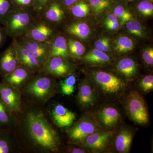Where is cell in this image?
I'll use <instances>...</instances> for the list:
<instances>
[{"label": "cell", "mask_w": 153, "mask_h": 153, "mask_svg": "<svg viewBox=\"0 0 153 153\" xmlns=\"http://www.w3.org/2000/svg\"><path fill=\"white\" fill-rule=\"evenodd\" d=\"M14 116L15 131L23 153L63 152L64 146L45 106L30 104L23 100L22 111Z\"/></svg>", "instance_id": "1"}, {"label": "cell", "mask_w": 153, "mask_h": 153, "mask_svg": "<svg viewBox=\"0 0 153 153\" xmlns=\"http://www.w3.org/2000/svg\"><path fill=\"white\" fill-rule=\"evenodd\" d=\"M59 84L55 78L42 72L36 73L20 91L29 104L45 107L57 93Z\"/></svg>", "instance_id": "2"}, {"label": "cell", "mask_w": 153, "mask_h": 153, "mask_svg": "<svg viewBox=\"0 0 153 153\" xmlns=\"http://www.w3.org/2000/svg\"><path fill=\"white\" fill-rule=\"evenodd\" d=\"M90 82L97 93L111 100L120 99L125 95L127 83L121 76L112 72L96 70L89 73Z\"/></svg>", "instance_id": "3"}, {"label": "cell", "mask_w": 153, "mask_h": 153, "mask_svg": "<svg viewBox=\"0 0 153 153\" xmlns=\"http://www.w3.org/2000/svg\"><path fill=\"white\" fill-rule=\"evenodd\" d=\"M38 17L33 10L14 9L4 18L1 25L7 36L16 38L25 36Z\"/></svg>", "instance_id": "4"}, {"label": "cell", "mask_w": 153, "mask_h": 153, "mask_svg": "<svg viewBox=\"0 0 153 153\" xmlns=\"http://www.w3.org/2000/svg\"><path fill=\"white\" fill-rule=\"evenodd\" d=\"M105 131L99 122L95 114L85 113L66 130L67 144H78L91 134Z\"/></svg>", "instance_id": "5"}, {"label": "cell", "mask_w": 153, "mask_h": 153, "mask_svg": "<svg viewBox=\"0 0 153 153\" xmlns=\"http://www.w3.org/2000/svg\"><path fill=\"white\" fill-rule=\"evenodd\" d=\"M125 108L130 119L140 126L149 123V115L145 100L137 91H131L127 96Z\"/></svg>", "instance_id": "6"}, {"label": "cell", "mask_w": 153, "mask_h": 153, "mask_svg": "<svg viewBox=\"0 0 153 153\" xmlns=\"http://www.w3.org/2000/svg\"><path fill=\"white\" fill-rule=\"evenodd\" d=\"M114 131H103L91 134L78 144L87 152L101 153L107 152L112 146Z\"/></svg>", "instance_id": "7"}, {"label": "cell", "mask_w": 153, "mask_h": 153, "mask_svg": "<svg viewBox=\"0 0 153 153\" xmlns=\"http://www.w3.org/2000/svg\"><path fill=\"white\" fill-rule=\"evenodd\" d=\"M56 36L54 25L38 16L24 36L34 41L50 43Z\"/></svg>", "instance_id": "8"}, {"label": "cell", "mask_w": 153, "mask_h": 153, "mask_svg": "<svg viewBox=\"0 0 153 153\" xmlns=\"http://www.w3.org/2000/svg\"><path fill=\"white\" fill-rule=\"evenodd\" d=\"M46 108L51 121L58 128L67 129L76 120V114L60 103H52Z\"/></svg>", "instance_id": "9"}, {"label": "cell", "mask_w": 153, "mask_h": 153, "mask_svg": "<svg viewBox=\"0 0 153 153\" xmlns=\"http://www.w3.org/2000/svg\"><path fill=\"white\" fill-rule=\"evenodd\" d=\"M74 65L62 57H49L43 64L41 72L54 78L65 77L73 74Z\"/></svg>", "instance_id": "10"}, {"label": "cell", "mask_w": 153, "mask_h": 153, "mask_svg": "<svg viewBox=\"0 0 153 153\" xmlns=\"http://www.w3.org/2000/svg\"><path fill=\"white\" fill-rule=\"evenodd\" d=\"M0 97L13 114H16L22 111L23 99L18 89L2 81L0 82Z\"/></svg>", "instance_id": "11"}, {"label": "cell", "mask_w": 153, "mask_h": 153, "mask_svg": "<svg viewBox=\"0 0 153 153\" xmlns=\"http://www.w3.org/2000/svg\"><path fill=\"white\" fill-rule=\"evenodd\" d=\"M97 102V91L90 81L84 79L79 83L76 95V105L80 109L91 108Z\"/></svg>", "instance_id": "12"}, {"label": "cell", "mask_w": 153, "mask_h": 153, "mask_svg": "<svg viewBox=\"0 0 153 153\" xmlns=\"http://www.w3.org/2000/svg\"><path fill=\"white\" fill-rule=\"evenodd\" d=\"M43 65L48 59L51 51L50 43L34 41L25 36L16 38Z\"/></svg>", "instance_id": "13"}, {"label": "cell", "mask_w": 153, "mask_h": 153, "mask_svg": "<svg viewBox=\"0 0 153 153\" xmlns=\"http://www.w3.org/2000/svg\"><path fill=\"white\" fill-rule=\"evenodd\" d=\"M20 65L16 47L12 41L7 49L0 54V76L3 78Z\"/></svg>", "instance_id": "14"}, {"label": "cell", "mask_w": 153, "mask_h": 153, "mask_svg": "<svg viewBox=\"0 0 153 153\" xmlns=\"http://www.w3.org/2000/svg\"><path fill=\"white\" fill-rule=\"evenodd\" d=\"M18 59L21 65L26 66L34 74L41 72L43 65L19 41L13 38Z\"/></svg>", "instance_id": "15"}, {"label": "cell", "mask_w": 153, "mask_h": 153, "mask_svg": "<svg viewBox=\"0 0 153 153\" xmlns=\"http://www.w3.org/2000/svg\"><path fill=\"white\" fill-rule=\"evenodd\" d=\"M29 68L20 65L2 78L3 82L20 91L34 75Z\"/></svg>", "instance_id": "16"}, {"label": "cell", "mask_w": 153, "mask_h": 153, "mask_svg": "<svg viewBox=\"0 0 153 153\" xmlns=\"http://www.w3.org/2000/svg\"><path fill=\"white\" fill-rule=\"evenodd\" d=\"M95 114L100 123L107 129L115 128L120 121V113L114 107H103Z\"/></svg>", "instance_id": "17"}, {"label": "cell", "mask_w": 153, "mask_h": 153, "mask_svg": "<svg viewBox=\"0 0 153 153\" xmlns=\"http://www.w3.org/2000/svg\"><path fill=\"white\" fill-rule=\"evenodd\" d=\"M23 153L14 130L0 129V153Z\"/></svg>", "instance_id": "18"}, {"label": "cell", "mask_w": 153, "mask_h": 153, "mask_svg": "<svg viewBox=\"0 0 153 153\" xmlns=\"http://www.w3.org/2000/svg\"><path fill=\"white\" fill-rule=\"evenodd\" d=\"M134 135V132L130 128L122 127L114 138L113 145L116 151L120 153L129 152Z\"/></svg>", "instance_id": "19"}, {"label": "cell", "mask_w": 153, "mask_h": 153, "mask_svg": "<svg viewBox=\"0 0 153 153\" xmlns=\"http://www.w3.org/2000/svg\"><path fill=\"white\" fill-rule=\"evenodd\" d=\"M47 22L53 24H59L65 19V11L60 4L56 2L49 3L40 16Z\"/></svg>", "instance_id": "20"}, {"label": "cell", "mask_w": 153, "mask_h": 153, "mask_svg": "<svg viewBox=\"0 0 153 153\" xmlns=\"http://www.w3.org/2000/svg\"><path fill=\"white\" fill-rule=\"evenodd\" d=\"M116 68L120 74L128 80L134 79L136 76L138 70L136 62L130 57L121 59L117 63Z\"/></svg>", "instance_id": "21"}, {"label": "cell", "mask_w": 153, "mask_h": 153, "mask_svg": "<svg viewBox=\"0 0 153 153\" xmlns=\"http://www.w3.org/2000/svg\"><path fill=\"white\" fill-rule=\"evenodd\" d=\"M51 51L49 57H60L68 59L70 57L67 46V39L64 36L58 35L50 42Z\"/></svg>", "instance_id": "22"}, {"label": "cell", "mask_w": 153, "mask_h": 153, "mask_svg": "<svg viewBox=\"0 0 153 153\" xmlns=\"http://www.w3.org/2000/svg\"><path fill=\"white\" fill-rule=\"evenodd\" d=\"M82 59L85 63L96 65H106L111 61L109 55L96 49L91 50L82 57Z\"/></svg>", "instance_id": "23"}, {"label": "cell", "mask_w": 153, "mask_h": 153, "mask_svg": "<svg viewBox=\"0 0 153 153\" xmlns=\"http://www.w3.org/2000/svg\"><path fill=\"white\" fill-rule=\"evenodd\" d=\"M16 119L0 97V129L15 130Z\"/></svg>", "instance_id": "24"}, {"label": "cell", "mask_w": 153, "mask_h": 153, "mask_svg": "<svg viewBox=\"0 0 153 153\" xmlns=\"http://www.w3.org/2000/svg\"><path fill=\"white\" fill-rule=\"evenodd\" d=\"M65 31L70 36L82 39H86L89 36L90 29L84 22H74L69 24L65 28Z\"/></svg>", "instance_id": "25"}, {"label": "cell", "mask_w": 153, "mask_h": 153, "mask_svg": "<svg viewBox=\"0 0 153 153\" xmlns=\"http://www.w3.org/2000/svg\"><path fill=\"white\" fill-rule=\"evenodd\" d=\"M64 78V79L60 81L59 84L61 93L65 95H72L75 91L76 75L73 73Z\"/></svg>", "instance_id": "26"}, {"label": "cell", "mask_w": 153, "mask_h": 153, "mask_svg": "<svg viewBox=\"0 0 153 153\" xmlns=\"http://www.w3.org/2000/svg\"><path fill=\"white\" fill-rule=\"evenodd\" d=\"M134 48L133 41L127 36H120L115 42L114 49L118 53H127L132 51Z\"/></svg>", "instance_id": "27"}, {"label": "cell", "mask_w": 153, "mask_h": 153, "mask_svg": "<svg viewBox=\"0 0 153 153\" xmlns=\"http://www.w3.org/2000/svg\"><path fill=\"white\" fill-rule=\"evenodd\" d=\"M67 43L70 57L79 58L84 55L85 47L79 41L72 38H68Z\"/></svg>", "instance_id": "28"}, {"label": "cell", "mask_w": 153, "mask_h": 153, "mask_svg": "<svg viewBox=\"0 0 153 153\" xmlns=\"http://www.w3.org/2000/svg\"><path fill=\"white\" fill-rule=\"evenodd\" d=\"M89 12V5L83 2H79L73 5L71 9V14L76 18L85 17L88 14Z\"/></svg>", "instance_id": "29"}, {"label": "cell", "mask_w": 153, "mask_h": 153, "mask_svg": "<svg viewBox=\"0 0 153 153\" xmlns=\"http://www.w3.org/2000/svg\"><path fill=\"white\" fill-rule=\"evenodd\" d=\"M114 14L116 16L120 25L122 26L129 21L133 20V17L131 13L126 10L122 6H118L114 9Z\"/></svg>", "instance_id": "30"}, {"label": "cell", "mask_w": 153, "mask_h": 153, "mask_svg": "<svg viewBox=\"0 0 153 153\" xmlns=\"http://www.w3.org/2000/svg\"><path fill=\"white\" fill-rule=\"evenodd\" d=\"M126 28L131 34L137 37H142L144 30L140 23L133 20L126 23Z\"/></svg>", "instance_id": "31"}, {"label": "cell", "mask_w": 153, "mask_h": 153, "mask_svg": "<svg viewBox=\"0 0 153 153\" xmlns=\"http://www.w3.org/2000/svg\"><path fill=\"white\" fill-rule=\"evenodd\" d=\"M90 4L96 13L100 14L109 7L110 0H90Z\"/></svg>", "instance_id": "32"}, {"label": "cell", "mask_w": 153, "mask_h": 153, "mask_svg": "<svg viewBox=\"0 0 153 153\" xmlns=\"http://www.w3.org/2000/svg\"><path fill=\"white\" fill-rule=\"evenodd\" d=\"M14 9L11 0H0V24L7 15Z\"/></svg>", "instance_id": "33"}, {"label": "cell", "mask_w": 153, "mask_h": 153, "mask_svg": "<svg viewBox=\"0 0 153 153\" xmlns=\"http://www.w3.org/2000/svg\"><path fill=\"white\" fill-rule=\"evenodd\" d=\"M139 87L145 93L150 92L153 89V76L148 75L143 77L139 83Z\"/></svg>", "instance_id": "34"}, {"label": "cell", "mask_w": 153, "mask_h": 153, "mask_svg": "<svg viewBox=\"0 0 153 153\" xmlns=\"http://www.w3.org/2000/svg\"><path fill=\"white\" fill-rule=\"evenodd\" d=\"M138 9L141 14L144 16H152L153 14V4L148 1H143L139 4Z\"/></svg>", "instance_id": "35"}, {"label": "cell", "mask_w": 153, "mask_h": 153, "mask_svg": "<svg viewBox=\"0 0 153 153\" xmlns=\"http://www.w3.org/2000/svg\"><path fill=\"white\" fill-rule=\"evenodd\" d=\"M94 46L96 49L102 52H108L110 49V41L109 38L103 37L95 41Z\"/></svg>", "instance_id": "36"}, {"label": "cell", "mask_w": 153, "mask_h": 153, "mask_svg": "<svg viewBox=\"0 0 153 153\" xmlns=\"http://www.w3.org/2000/svg\"><path fill=\"white\" fill-rule=\"evenodd\" d=\"M49 1L50 0H35L33 10L38 16H40L49 4Z\"/></svg>", "instance_id": "37"}, {"label": "cell", "mask_w": 153, "mask_h": 153, "mask_svg": "<svg viewBox=\"0 0 153 153\" xmlns=\"http://www.w3.org/2000/svg\"><path fill=\"white\" fill-rule=\"evenodd\" d=\"M63 152L69 153H84L87 152V151L82 147L76 144H67L64 146Z\"/></svg>", "instance_id": "38"}, {"label": "cell", "mask_w": 153, "mask_h": 153, "mask_svg": "<svg viewBox=\"0 0 153 153\" xmlns=\"http://www.w3.org/2000/svg\"><path fill=\"white\" fill-rule=\"evenodd\" d=\"M143 59L144 63L148 66L153 65V49L152 48H147L144 50L143 53Z\"/></svg>", "instance_id": "39"}, {"label": "cell", "mask_w": 153, "mask_h": 153, "mask_svg": "<svg viewBox=\"0 0 153 153\" xmlns=\"http://www.w3.org/2000/svg\"><path fill=\"white\" fill-rule=\"evenodd\" d=\"M13 5H15V9H29L31 5L33 4V0H11Z\"/></svg>", "instance_id": "40"}, {"label": "cell", "mask_w": 153, "mask_h": 153, "mask_svg": "<svg viewBox=\"0 0 153 153\" xmlns=\"http://www.w3.org/2000/svg\"><path fill=\"white\" fill-rule=\"evenodd\" d=\"M7 36L4 27L0 25V48L3 46L5 42Z\"/></svg>", "instance_id": "41"}, {"label": "cell", "mask_w": 153, "mask_h": 153, "mask_svg": "<svg viewBox=\"0 0 153 153\" xmlns=\"http://www.w3.org/2000/svg\"><path fill=\"white\" fill-rule=\"evenodd\" d=\"M119 22L118 19L114 14H110L105 18L104 21V25L113 23V22Z\"/></svg>", "instance_id": "42"}, {"label": "cell", "mask_w": 153, "mask_h": 153, "mask_svg": "<svg viewBox=\"0 0 153 153\" xmlns=\"http://www.w3.org/2000/svg\"><path fill=\"white\" fill-rule=\"evenodd\" d=\"M119 22H113L105 25L107 29L111 30H117L120 27Z\"/></svg>", "instance_id": "43"}, {"label": "cell", "mask_w": 153, "mask_h": 153, "mask_svg": "<svg viewBox=\"0 0 153 153\" xmlns=\"http://www.w3.org/2000/svg\"><path fill=\"white\" fill-rule=\"evenodd\" d=\"M77 1L78 0H63V3L66 7H69L74 5Z\"/></svg>", "instance_id": "44"}, {"label": "cell", "mask_w": 153, "mask_h": 153, "mask_svg": "<svg viewBox=\"0 0 153 153\" xmlns=\"http://www.w3.org/2000/svg\"><path fill=\"white\" fill-rule=\"evenodd\" d=\"M126 1H133V0H126Z\"/></svg>", "instance_id": "45"}, {"label": "cell", "mask_w": 153, "mask_h": 153, "mask_svg": "<svg viewBox=\"0 0 153 153\" xmlns=\"http://www.w3.org/2000/svg\"><path fill=\"white\" fill-rule=\"evenodd\" d=\"M149 1H153V0H149Z\"/></svg>", "instance_id": "46"}]
</instances>
